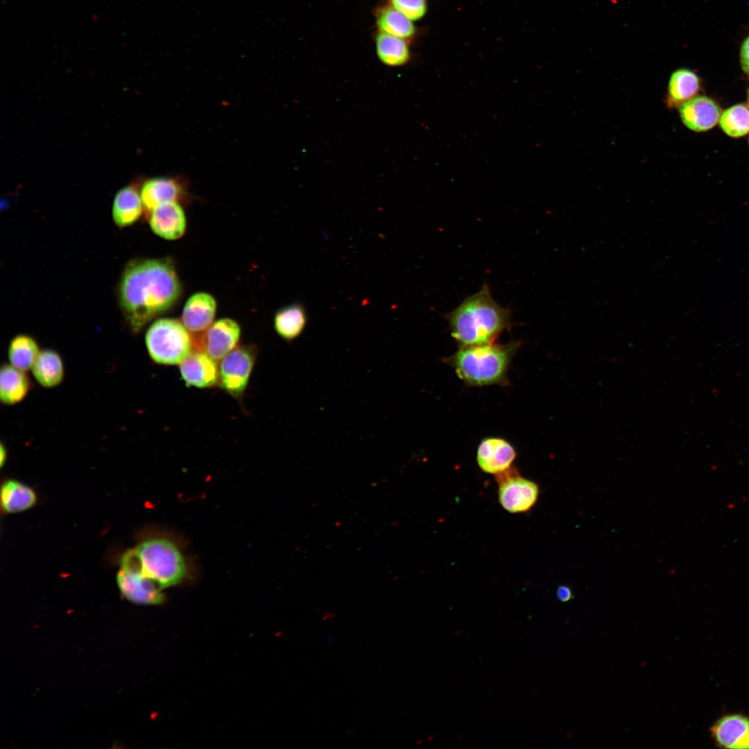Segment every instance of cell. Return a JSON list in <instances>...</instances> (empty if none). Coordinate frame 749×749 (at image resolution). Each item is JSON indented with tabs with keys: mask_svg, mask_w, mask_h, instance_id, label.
I'll list each match as a JSON object with an SVG mask.
<instances>
[{
	"mask_svg": "<svg viewBox=\"0 0 749 749\" xmlns=\"http://www.w3.org/2000/svg\"><path fill=\"white\" fill-rule=\"evenodd\" d=\"M182 286L172 261L137 259L124 268L118 286V300L125 322L132 334L174 306Z\"/></svg>",
	"mask_w": 749,
	"mask_h": 749,
	"instance_id": "6da1fadb",
	"label": "cell"
},
{
	"mask_svg": "<svg viewBox=\"0 0 749 749\" xmlns=\"http://www.w3.org/2000/svg\"><path fill=\"white\" fill-rule=\"evenodd\" d=\"M447 318L451 335L459 347L494 343L511 327L510 311L493 299L487 284L465 299Z\"/></svg>",
	"mask_w": 749,
	"mask_h": 749,
	"instance_id": "7a4b0ae2",
	"label": "cell"
},
{
	"mask_svg": "<svg viewBox=\"0 0 749 749\" xmlns=\"http://www.w3.org/2000/svg\"><path fill=\"white\" fill-rule=\"evenodd\" d=\"M519 345L515 341L459 347L445 362L467 386L506 385L511 359Z\"/></svg>",
	"mask_w": 749,
	"mask_h": 749,
	"instance_id": "3957f363",
	"label": "cell"
},
{
	"mask_svg": "<svg viewBox=\"0 0 749 749\" xmlns=\"http://www.w3.org/2000/svg\"><path fill=\"white\" fill-rule=\"evenodd\" d=\"M145 345L150 359L163 365H180L194 350L192 336L174 318L154 321L146 332Z\"/></svg>",
	"mask_w": 749,
	"mask_h": 749,
	"instance_id": "277c9868",
	"label": "cell"
},
{
	"mask_svg": "<svg viewBox=\"0 0 749 749\" xmlns=\"http://www.w3.org/2000/svg\"><path fill=\"white\" fill-rule=\"evenodd\" d=\"M133 549L143 572L162 589L177 585L185 576L184 558L171 541L150 539Z\"/></svg>",
	"mask_w": 749,
	"mask_h": 749,
	"instance_id": "5b68a950",
	"label": "cell"
},
{
	"mask_svg": "<svg viewBox=\"0 0 749 749\" xmlns=\"http://www.w3.org/2000/svg\"><path fill=\"white\" fill-rule=\"evenodd\" d=\"M117 581L121 594L132 603L157 605L164 600L162 589L141 570L133 549L122 556Z\"/></svg>",
	"mask_w": 749,
	"mask_h": 749,
	"instance_id": "8992f818",
	"label": "cell"
},
{
	"mask_svg": "<svg viewBox=\"0 0 749 749\" xmlns=\"http://www.w3.org/2000/svg\"><path fill=\"white\" fill-rule=\"evenodd\" d=\"M258 349L252 345H243L221 359L218 384L236 399H241L247 388L257 361Z\"/></svg>",
	"mask_w": 749,
	"mask_h": 749,
	"instance_id": "52a82bcc",
	"label": "cell"
},
{
	"mask_svg": "<svg viewBox=\"0 0 749 749\" xmlns=\"http://www.w3.org/2000/svg\"><path fill=\"white\" fill-rule=\"evenodd\" d=\"M499 484V501L508 512L519 513L528 511L539 497L538 485L521 476L512 467L495 475Z\"/></svg>",
	"mask_w": 749,
	"mask_h": 749,
	"instance_id": "ba28073f",
	"label": "cell"
},
{
	"mask_svg": "<svg viewBox=\"0 0 749 749\" xmlns=\"http://www.w3.org/2000/svg\"><path fill=\"white\" fill-rule=\"evenodd\" d=\"M240 336L241 327L234 320L221 318L205 331L195 350L205 351L218 361L237 347Z\"/></svg>",
	"mask_w": 749,
	"mask_h": 749,
	"instance_id": "9c48e42d",
	"label": "cell"
},
{
	"mask_svg": "<svg viewBox=\"0 0 749 749\" xmlns=\"http://www.w3.org/2000/svg\"><path fill=\"white\" fill-rule=\"evenodd\" d=\"M216 312V300L207 293H194L187 300L182 310V322L193 336L194 348L213 323Z\"/></svg>",
	"mask_w": 749,
	"mask_h": 749,
	"instance_id": "30bf717a",
	"label": "cell"
},
{
	"mask_svg": "<svg viewBox=\"0 0 749 749\" xmlns=\"http://www.w3.org/2000/svg\"><path fill=\"white\" fill-rule=\"evenodd\" d=\"M517 456L513 445L500 437H487L481 440L476 451L479 468L490 474H499L512 467Z\"/></svg>",
	"mask_w": 749,
	"mask_h": 749,
	"instance_id": "8fae6325",
	"label": "cell"
},
{
	"mask_svg": "<svg viewBox=\"0 0 749 749\" xmlns=\"http://www.w3.org/2000/svg\"><path fill=\"white\" fill-rule=\"evenodd\" d=\"M217 361L205 351L194 350L180 365V373L188 387L209 388L218 382Z\"/></svg>",
	"mask_w": 749,
	"mask_h": 749,
	"instance_id": "7c38bea8",
	"label": "cell"
},
{
	"mask_svg": "<svg viewBox=\"0 0 749 749\" xmlns=\"http://www.w3.org/2000/svg\"><path fill=\"white\" fill-rule=\"evenodd\" d=\"M679 114L682 123L689 129L704 132L719 121L721 110L712 98L696 96L679 107Z\"/></svg>",
	"mask_w": 749,
	"mask_h": 749,
	"instance_id": "4fadbf2b",
	"label": "cell"
},
{
	"mask_svg": "<svg viewBox=\"0 0 749 749\" xmlns=\"http://www.w3.org/2000/svg\"><path fill=\"white\" fill-rule=\"evenodd\" d=\"M716 744L724 748H749V718L731 714L718 719L711 728Z\"/></svg>",
	"mask_w": 749,
	"mask_h": 749,
	"instance_id": "5bb4252c",
	"label": "cell"
},
{
	"mask_svg": "<svg viewBox=\"0 0 749 749\" xmlns=\"http://www.w3.org/2000/svg\"><path fill=\"white\" fill-rule=\"evenodd\" d=\"M152 231L161 238L174 240L180 238L186 229V218L177 202L164 203L150 213Z\"/></svg>",
	"mask_w": 749,
	"mask_h": 749,
	"instance_id": "9a60e30c",
	"label": "cell"
},
{
	"mask_svg": "<svg viewBox=\"0 0 749 749\" xmlns=\"http://www.w3.org/2000/svg\"><path fill=\"white\" fill-rule=\"evenodd\" d=\"M33 387L26 372L9 363L0 368V401L4 406H13L21 402Z\"/></svg>",
	"mask_w": 749,
	"mask_h": 749,
	"instance_id": "2e32d148",
	"label": "cell"
},
{
	"mask_svg": "<svg viewBox=\"0 0 749 749\" xmlns=\"http://www.w3.org/2000/svg\"><path fill=\"white\" fill-rule=\"evenodd\" d=\"M31 372L35 380L44 388L60 386L65 377V366L61 354L55 350H41Z\"/></svg>",
	"mask_w": 749,
	"mask_h": 749,
	"instance_id": "e0dca14e",
	"label": "cell"
},
{
	"mask_svg": "<svg viewBox=\"0 0 749 749\" xmlns=\"http://www.w3.org/2000/svg\"><path fill=\"white\" fill-rule=\"evenodd\" d=\"M700 89L698 76L689 69H678L669 78L666 95V105L671 107L681 105L696 96Z\"/></svg>",
	"mask_w": 749,
	"mask_h": 749,
	"instance_id": "ac0fdd59",
	"label": "cell"
},
{
	"mask_svg": "<svg viewBox=\"0 0 749 749\" xmlns=\"http://www.w3.org/2000/svg\"><path fill=\"white\" fill-rule=\"evenodd\" d=\"M141 195L133 187L127 186L116 194L112 205V218L117 226L126 227L137 222L143 212Z\"/></svg>",
	"mask_w": 749,
	"mask_h": 749,
	"instance_id": "d6986e66",
	"label": "cell"
},
{
	"mask_svg": "<svg viewBox=\"0 0 749 749\" xmlns=\"http://www.w3.org/2000/svg\"><path fill=\"white\" fill-rule=\"evenodd\" d=\"M308 320L303 305L293 303L279 309L274 317V328L287 341L297 338L304 330Z\"/></svg>",
	"mask_w": 749,
	"mask_h": 749,
	"instance_id": "ffe728a7",
	"label": "cell"
},
{
	"mask_svg": "<svg viewBox=\"0 0 749 749\" xmlns=\"http://www.w3.org/2000/svg\"><path fill=\"white\" fill-rule=\"evenodd\" d=\"M140 195L145 209L150 213L164 203L177 202L180 188L172 179L156 178L144 184Z\"/></svg>",
	"mask_w": 749,
	"mask_h": 749,
	"instance_id": "44dd1931",
	"label": "cell"
},
{
	"mask_svg": "<svg viewBox=\"0 0 749 749\" xmlns=\"http://www.w3.org/2000/svg\"><path fill=\"white\" fill-rule=\"evenodd\" d=\"M40 351L37 341L33 336L26 334H16L8 345V363L21 370H31Z\"/></svg>",
	"mask_w": 749,
	"mask_h": 749,
	"instance_id": "7402d4cb",
	"label": "cell"
},
{
	"mask_svg": "<svg viewBox=\"0 0 749 749\" xmlns=\"http://www.w3.org/2000/svg\"><path fill=\"white\" fill-rule=\"evenodd\" d=\"M37 501L35 492L28 485L14 479L3 482L1 489V505L8 513H19L33 506Z\"/></svg>",
	"mask_w": 749,
	"mask_h": 749,
	"instance_id": "603a6c76",
	"label": "cell"
},
{
	"mask_svg": "<svg viewBox=\"0 0 749 749\" xmlns=\"http://www.w3.org/2000/svg\"><path fill=\"white\" fill-rule=\"evenodd\" d=\"M378 59L388 67H400L410 60L408 46L404 39L379 32L375 38Z\"/></svg>",
	"mask_w": 749,
	"mask_h": 749,
	"instance_id": "cb8c5ba5",
	"label": "cell"
},
{
	"mask_svg": "<svg viewBox=\"0 0 749 749\" xmlns=\"http://www.w3.org/2000/svg\"><path fill=\"white\" fill-rule=\"evenodd\" d=\"M376 23L379 32L404 40L412 37L415 33L412 21L392 6L384 8L378 12Z\"/></svg>",
	"mask_w": 749,
	"mask_h": 749,
	"instance_id": "d4e9b609",
	"label": "cell"
},
{
	"mask_svg": "<svg viewBox=\"0 0 749 749\" xmlns=\"http://www.w3.org/2000/svg\"><path fill=\"white\" fill-rule=\"evenodd\" d=\"M719 123L723 131L732 137H740L749 132V105H734L721 113Z\"/></svg>",
	"mask_w": 749,
	"mask_h": 749,
	"instance_id": "484cf974",
	"label": "cell"
},
{
	"mask_svg": "<svg viewBox=\"0 0 749 749\" xmlns=\"http://www.w3.org/2000/svg\"><path fill=\"white\" fill-rule=\"evenodd\" d=\"M391 6L411 21L421 19L427 12L424 0H390Z\"/></svg>",
	"mask_w": 749,
	"mask_h": 749,
	"instance_id": "4316f807",
	"label": "cell"
},
{
	"mask_svg": "<svg viewBox=\"0 0 749 749\" xmlns=\"http://www.w3.org/2000/svg\"><path fill=\"white\" fill-rule=\"evenodd\" d=\"M740 60L743 70L749 76V35L745 39L741 45Z\"/></svg>",
	"mask_w": 749,
	"mask_h": 749,
	"instance_id": "83f0119b",
	"label": "cell"
},
{
	"mask_svg": "<svg viewBox=\"0 0 749 749\" xmlns=\"http://www.w3.org/2000/svg\"><path fill=\"white\" fill-rule=\"evenodd\" d=\"M556 598L561 602H567L574 598V594L570 587L562 585L556 590Z\"/></svg>",
	"mask_w": 749,
	"mask_h": 749,
	"instance_id": "f1b7e54d",
	"label": "cell"
},
{
	"mask_svg": "<svg viewBox=\"0 0 749 749\" xmlns=\"http://www.w3.org/2000/svg\"><path fill=\"white\" fill-rule=\"evenodd\" d=\"M7 458V448L4 443L1 442L0 445V462L1 467H3Z\"/></svg>",
	"mask_w": 749,
	"mask_h": 749,
	"instance_id": "f546056e",
	"label": "cell"
},
{
	"mask_svg": "<svg viewBox=\"0 0 749 749\" xmlns=\"http://www.w3.org/2000/svg\"><path fill=\"white\" fill-rule=\"evenodd\" d=\"M748 103H749V89H748Z\"/></svg>",
	"mask_w": 749,
	"mask_h": 749,
	"instance_id": "4dcf8cb0",
	"label": "cell"
}]
</instances>
